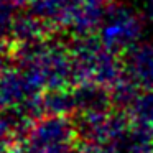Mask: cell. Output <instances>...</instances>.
<instances>
[{
	"mask_svg": "<svg viewBox=\"0 0 153 153\" xmlns=\"http://www.w3.org/2000/svg\"><path fill=\"white\" fill-rule=\"evenodd\" d=\"M138 23L137 20L125 10H114L110 13L109 20H107L105 27H104V33L105 38L110 43H125V41L132 40L135 35H138Z\"/></svg>",
	"mask_w": 153,
	"mask_h": 153,
	"instance_id": "6da1fadb",
	"label": "cell"
}]
</instances>
